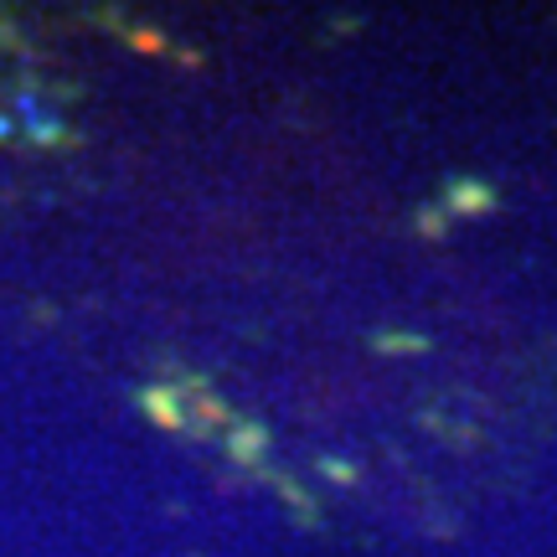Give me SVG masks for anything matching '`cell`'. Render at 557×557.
Segmentation results:
<instances>
[{
	"label": "cell",
	"instance_id": "cell-1",
	"mask_svg": "<svg viewBox=\"0 0 557 557\" xmlns=\"http://www.w3.org/2000/svg\"><path fill=\"white\" fill-rule=\"evenodd\" d=\"M11 129H16V124H11V120H5V114H0V139L11 135Z\"/></svg>",
	"mask_w": 557,
	"mask_h": 557
}]
</instances>
